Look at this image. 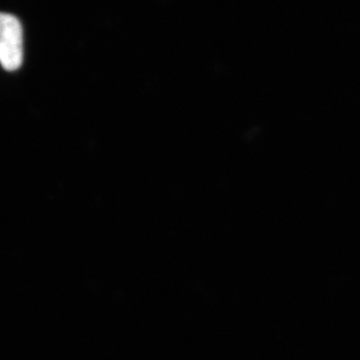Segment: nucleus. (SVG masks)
I'll list each match as a JSON object with an SVG mask.
<instances>
[{"label": "nucleus", "mask_w": 360, "mask_h": 360, "mask_svg": "<svg viewBox=\"0 0 360 360\" xmlns=\"http://www.w3.org/2000/svg\"><path fill=\"white\" fill-rule=\"evenodd\" d=\"M23 61V30L11 14L0 13V65L7 71L18 70Z\"/></svg>", "instance_id": "f257e3e1"}]
</instances>
